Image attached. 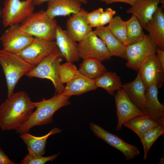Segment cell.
Returning <instances> with one entry per match:
<instances>
[{
    "label": "cell",
    "mask_w": 164,
    "mask_h": 164,
    "mask_svg": "<svg viewBox=\"0 0 164 164\" xmlns=\"http://www.w3.org/2000/svg\"><path fill=\"white\" fill-rule=\"evenodd\" d=\"M1 15H2V10L0 9V20L1 18Z\"/></svg>",
    "instance_id": "40"
},
{
    "label": "cell",
    "mask_w": 164,
    "mask_h": 164,
    "mask_svg": "<svg viewBox=\"0 0 164 164\" xmlns=\"http://www.w3.org/2000/svg\"><path fill=\"white\" fill-rule=\"evenodd\" d=\"M114 95L118 118L115 128L117 131L121 130L124 124L132 119L146 115L131 101L122 88L117 91Z\"/></svg>",
    "instance_id": "10"
},
{
    "label": "cell",
    "mask_w": 164,
    "mask_h": 164,
    "mask_svg": "<svg viewBox=\"0 0 164 164\" xmlns=\"http://www.w3.org/2000/svg\"><path fill=\"white\" fill-rule=\"evenodd\" d=\"M116 11L110 8H107L101 13L100 19V26H104L110 23L116 14Z\"/></svg>",
    "instance_id": "33"
},
{
    "label": "cell",
    "mask_w": 164,
    "mask_h": 164,
    "mask_svg": "<svg viewBox=\"0 0 164 164\" xmlns=\"http://www.w3.org/2000/svg\"><path fill=\"white\" fill-rule=\"evenodd\" d=\"M160 124L146 114L133 118L124 125L135 132L139 138L145 132Z\"/></svg>",
    "instance_id": "25"
},
{
    "label": "cell",
    "mask_w": 164,
    "mask_h": 164,
    "mask_svg": "<svg viewBox=\"0 0 164 164\" xmlns=\"http://www.w3.org/2000/svg\"><path fill=\"white\" fill-rule=\"evenodd\" d=\"M52 0H34V3L35 5H40L46 2H47ZM81 3L86 4L87 2L86 0H78Z\"/></svg>",
    "instance_id": "37"
},
{
    "label": "cell",
    "mask_w": 164,
    "mask_h": 164,
    "mask_svg": "<svg viewBox=\"0 0 164 164\" xmlns=\"http://www.w3.org/2000/svg\"><path fill=\"white\" fill-rule=\"evenodd\" d=\"M128 45L138 42L145 36L143 28L135 16L132 15L131 17L125 21Z\"/></svg>",
    "instance_id": "27"
},
{
    "label": "cell",
    "mask_w": 164,
    "mask_h": 164,
    "mask_svg": "<svg viewBox=\"0 0 164 164\" xmlns=\"http://www.w3.org/2000/svg\"><path fill=\"white\" fill-rule=\"evenodd\" d=\"M121 88L125 91L131 101L145 113L146 106V87L139 72H138L134 80L122 84Z\"/></svg>",
    "instance_id": "20"
},
{
    "label": "cell",
    "mask_w": 164,
    "mask_h": 164,
    "mask_svg": "<svg viewBox=\"0 0 164 164\" xmlns=\"http://www.w3.org/2000/svg\"><path fill=\"white\" fill-rule=\"evenodd\" d=\"M87 2V1H90V0H86Z\"/></svg>",
    "instance_id": "41"
},
{
    "label": "cell",
    "mask_w": 164,
    "mask_h": 164,
    "mask_svg": "<svg viewBox=\"0 0 164 164\" xmlns=\"http://www.w3.org/2000/svg\"><path fill=\"white\" fill-rule=\"evenodd\" d=\"M102 61L94 58L83 60L80 64L78 70L83 75L92 79H94L107 71Z\"/></svg>",
    "instance_id": "26"
},
{
    "label": "cell",
    "mask_w": 164,
    "mask_h": 164,
    "mask_svg": "<svg viewBox=\"0 0 164 164\" xmlns=\"http://www.w3.org/2000/svg\"><path fill=\"white\" fill-rule=\"evenodd\" d=\"M47 2L46 12L53 18L75 14L82 9V3L78 0H52Z\"/></svg>",
    "instance_id": "19"
},
{
    "label": "cell",
    "mask_w": 164,
    "mask_h": 164,
    "mask_svg": "<svg viewBox=\"0 0 164 164\" xmlns=\"http://www.w3.org/2000/svg\"><path fill=\"white\" fill-rule=\"evenodd\" d=\"M158 89L154 85L146 87L145 113L152 119L164 125V106L159 100Z\"/></svg>",
    "instance_id": "17"
},
{
    "label": "cell",
    "mask_w": 164,
    "mask_h": 164,
    "mask_svg": "<svg viewBox=\"0 0 164 164\" xmlns=\"http://www.w3.org/2000/svg\"><path fill=\"white\" fill-rule=\"evenodd\" d=\"M96 87L104 88L111 96L121 88V78L115 72H105L99 77L93 79Z\"/></svg>",
    "instance_id": "24"
},
{
    "label": "cell",
    "mask_w": 164,
    "mask_h": 164,
    "mask_svg": "<svg viewBox=\"0 0 164 164\" xmlns=\"http://www.w3.org/2000/svg\"></svg>",
    "instance_id": "42"
},
{
    "label": "cell",
    "mask_w": 164,
    "mask_h": 164,
    "mask_svg": "<svg viewBox=\"0 0 164 164\" xmlns=\"http://www.w3.org/2000/svg\"><path fill=\"white\" fill-rule=\"evenodd\" d=\"M93 31L104 43L112 56H115L126 59V46L113 35L107 26L98 27Z\"/></svg>",
    "instance_id": "21"
},
{
    "label": "cell",
    "mask_w": 164,
    "mask_h": 164,
    "mask_svg": "<svg viewBox=\"0 0 164 164\" xmlns=\"http://www.w3.org/2000/svg\"><path fill=\"white\" fill-rule=\"evenodd\" d=\"M78 72L73 63L67 62L61 64L59 70V75L60 82L62 84H67L77 75Z\"/></svg>",
    "instance_id": "30"
},
{
    "label": "cell",
    "mask_w": 164,
    "mask_h": 164,
    "mask_svg": "<svg viewBox=\"0 0 164 164\" xmlns=\"http://www.w3.org/2000/svg\"><path fill=\"white\" fill-rule=\"evenodd\" d=\"M163 8L158 7L152 18L147 22L146 30L159 48L164 49V12Z\"/></svg>",
    "instance_id": "18"
},
{
    "label": "cell",
    "mask_w": 164,
    "mask_h": 164,
    "mask_svg": "<svg viewBox=\"0 0 164 164\" xmlns=\"http://www.w3.org/2000/svg\"><path fill=\"white\" fill-rule=\"evenodd\" d=\"M90 127L96 136L120 151L126 160H132L140 154L136 146L126 142L118 135L106 131L98 125L91 122L90 124Z\"/></svg>",
    "instance_id": "9"
},
{
    "label": "cell",
    "mask_w": 164,
    "mask_h": 164,
    "mask_svg": "<svg viewBox=\"0 0 164 164\" xmlns=\"http://www.w3.org/2000/svg\"><path fill=\"white\" fill-rule=\"evenodd\" d=\"M80 58H94L102 61L112 56L104 42L94 32H91L77 44Z\"/></svg>",
    "instance_id": "8"
},
{
    "label": "cell",
    "mask_w": 164,
    "mask_h": 164,
    "mask_svg": "<svg viewBox=\"0 0 164 164\" xmlns=\"http://www.w3.org/2000/svg\"><path fill=\"white\" fill-rule=\"evenodd\" d=\"M19 25L9 26L0 38L3 48L17 54L26 48L34 37L21 30Z\"/></svg>",
    "instance_id": "12"
},
{
    "label": "cell",
    "mask_w": 164,
    "mask_h": 164,
    "mask_svg": "<svg viewBox=\"0 0 164 164\" xmlns=\"http://www.w3.org/2000/svg\"><path fill=\"white\" fill-rule=\"evenodd\" d=\"M57 25L55 18L50 17L46 11L33 12L19 24L25 33L35 37L48 40H55Z\"/></svg>",
    "instance_id": "4"
},
{
    "label": "cell",
    "mask_w": 164,
    "mask_h": 164,
    "mask_svg": "<svg viewBox=\"0 0 164 164\" xmlns=\"http://www.w3.org/2000/svg\"><path fill=\"white\" fill-rule=\"evenodd\" d=\"M101 2L105 3L106 4L121 2L128 4L132 6L134 5L136 0H101Z\"/></svg>",
    "instance_id": "35"
},
{
    "label": "cell",
    "mask_w": 164,
    "mask_h": 164,
    "mask_svg": "<svg viewBox=\"0 0 164 164\" xmlns=\"http://www.w3.org/2000/svg\"><path fill=\"white\" fill-rule=\"evenodd\" d=\"M159 164H164V157L162 158Z\"/></svg>",
    "instance_id": "39"
},
{
    "label": "cell",
    "mask_w": 164,
    "mask_h": 164,
    "mask_svg": "<svg viewBox=\"0 0 164 164\" xmlns=\"http://www.w3.org/2000/svg\"><path fill=\"white\" fill-rule=\"evenodd\" d=\"M57 47L55 40L34 37L29 46L18 54L28 63L35 66Z\"/></svg>",
    "instance_id": "11"
},
{
    "label": "cell",
    "mask_w": 164,
    "mask_h": 164,
    "mask_svg": "<svg viewBox=\"0 0 164 164\" xmlns=\"http://www.w3.org/2000/svg\"><path fill=\"white\" fill-rule=\"evenodd\" d=\"M97 88L93 79L83 75L78 70L76 76L67 84L62 94L70 97L79 95Z\"/></svg>",
    "instance_id": "22"
},
{
    "label": "cell",
    "mask_w": 164,
    "mask_h": 164,
    "mask_svg": "<svg viewBox=\"0 0 164 164\" xmlns=\"http://www.w3.org/2000/svg\"><path fill=\"white\" fill-rule=\"evenodd\" d=\"M62 57L57 47L25 75L29 77L49 80L53 84L55 94H62L65 87L60 82L59 75V68L62 61Z\"/></svg>",
    "instance_id": "5"
},
{
    "label": "cell",
    "mask_w": 164,
    "mask_h": 164,
    "mask_svg": "<svg viewBox=\"0 0 164 164\" xmlns=\"http://www.w3.org/2000/svg\"><path fill=\"white\" fill-rule=\"evenodd\" d=\"M108 24L107 27L113 35L121 42L127 46L125 21H124L119 15H117L113 17Z\"/></svg>",
    "instance_id": "29"
},
{
    "label": "cell",
    "mask_w": 164,
    "mask_h": 164,
    "mask_svg": "<svg viewBox=\"0 0 164 164\" xmlns=\"http://www.w3.org/2000/svg\"><path fill=\"white\" fill-rule=\"evenodd\" d=\"M159 3V0H136L134 5L126 11L136 16L143 29L151 19Z\"/></svg>",
    "instance_id": "16"
},
{
    "label": "cell",
    "mask_w": 164,
    "mask_h": 164,
    "mask_svg": "<svg viewBox=\"0 0 164 164\" xmlns=\"http://www.w3.org/2000/svg\"><path fill=\"white\" fill-rule=\"evenodd\" d=\"M55 41L62 56L67 62L73 63L79 60L77 43L70 37L66 30L58 25L56 29Z\"/></svg>",
    "instance_id": "15"
},
{
    "label": "cell",
    "mask_w": 164,
    "mask_h": 164,
    "mask_svg": "<svg viewBox=\"0 0 164 164\" xmlns=\"http://www.w3.org/2000/svg\"><path fill=\"white\" fill-rule=\"evenodd\" d=\"M28 153L21 161V164H44L49 161H53L60 154L58 153L53 155L47 157L37 155L29 150Z\"/></svg>",
    "instance_id": "31"
},
{
    "label": "cell",
    "mask_w": 164,
    "mask_h": 164,
    "mask_svg": "<svg viewBox=\"0 0 164 164\" xmlns=\"http://www.w3.org/2000/svg\"><path fill=\"white\" fill-rule=\"evenodd\" d=\"M88 12L82 8L77 13L72 14L67 21V32L76 42H80L93 31L87 19Z\"/></svg>",
    "instance_id": "14"
},
{
    "label": "cell",
    "mask_w": 164,
    "mask_h": 164,
    "mask_svg": "<svg viewBox=\"0 0 164 164\" xmlns=\"http://www.w3.org/2000/svg\"><path fill=\"white\" fill-rule=\"evenodd\" d=\"M61 130L57 128H54L46 135L37 137L32 135L28 132L20 134V137L26 145L28 150L34 154L43 156L45 152L46 140L50 135L60 133Z\"/></svg>",
    "instance_id": "23"
},
{
    "label": "cell",
    "mask_w": 164,
    "mask_h": 164,
    "mask_svg": "<svg viewBox=\"0 0 164 164\" xmlns=\"http://www.w3.org/2000/svg\"><path fill=\"white\" fill-rule=\"evenodd\" d=\"M156 53L158 61L162 66L164 68V50L159 48H157Z\"/></svg>",
    "instance_id": "36"
},
{
    "label": "cell",
    "mask_w": 164,
    "mask_h": 164,
    "mask_svg": "<svg viewBox=\"0 0 164 164\" xmlns=\"http://www.w3.org/2000/svg\"><path fill=\"white\" fill-rule=\"evenodd\" d=\"M146 87L155 85L159 88L164 82V68L158 61L155 53L144 61L138 71Z\"/></svg>",
    "instance_id": "13"
},
{
    "label": "cell",
    "mask_w": 164,
    "mask_h": 164,
    "mask_svg": "<svg viewBox=\"0 0 164 164\" xmlns=\"http://www.w3.org/2000/svg\"><path fill=\"white\" fill-rule=\"evenodd\" d=\"M159 3L161 4V7L164 8V0H159Z\"/></svg>",
    "instance_id": "38"
},
{
    "label": "cell",
    "mask_w": 164,
    "mask_h": 164,
    "mask_svg": "<svg viewBox=\"0 0 164 164\" xmlns=\"http://www.w3.org/2000/svg\"><path fill=\"white\" fill-rule=\"evenodd\" d=\"M157 48L149 34L145 35L142 40L126 46V66L128 68L138 71L146 59L155 53Z\"/></svg>",
    "instance_id": "7"
},
{
    "label": "cell",
    "mask_w": 164,
    "mask_h": 164,
    "mask_svg": "<svg viewBox=\"0 0 164 164\" xmlns=\"http://www.w3.org/2000/svg\"><path fill=\"white\" fill-rule=\"evenodd\" d=\"M164 135V125L160 124L142 134L139 137L144 150L143 159L145 160L149 151L157 139Z\"/></svg>",
    "instance_id": "28"
},
{
    "label": "cell",
    "mask_w": 164,
    "mask_h": 164,
    "mask_svg": "<svg viewBox=\"0 0 164 164\" xmlns=\"http://www.w3.org/2000/svg\"><path fill=\"white\" fill-rule=\"evenodd\" d=\"M35 108L26 92L13 93L0 105V128L16 130L29 119Z\"/></svg>",
    "instance_id": "1"
},
{
    "label": "cell",
    "mask_w": 164,
    "mask_h": 164,
    "mask_svg": "<svg viewBox=\"0 0 164 164\" xmlns=\"http://www.w3.org/2000/svg\"><path fill=\"white\" fill-rule=\"evenodd\" d=\"M70 97L63 94H55L50 99L33 102L36 110L26 122L18 128L16 132L20 134L27 132L34 126L52 122L54 114L61 108L70 104Z\"/></svg>",
    "instance_id": "2"
},
{
    "label": "cell",
    "mask_w": 164,
    "mask_h": 164,
    "mask_svg": "<svg viewBox=\"0 0 164 164\" xmlns=\"http://www.w3.org/2000/svg\"><path fill=\"white\" fill-rule=\"evenodd\" d=\"M0 65L6 79L8 97L14 93L15 86L21 77L35 67L19 54L4 48L0 50Z\"/></svg>",
    "instance_id": "3"
},
{
    "label": "cell",
    "mask_w": 164,
    "mask_h": 164,
    "mask_svg": "<svg viewBox=\"0 0 164 164\" xmlns=\"http://www.w3.org/2000/svg\"><path fill=\"white\" fill-rule=\"evenodd\" d=\"M34 0H5L1 18L4 27L20 24L34 12Z\"/></svg>",
    "instance_id": "6"
},
{
    "label": "cell",
    "mask_w": 164,
    "mask_h": 164,
    "mask_svg": "<svg viewBox=\"0 0 164 164\" xmlns=\"http://www.w3.org/2000/svg\"><path fill=\"white\" fill-rule=\"evenodd\" d=\"M11 160L0 148V164H16Z\"/></svg>",
    "instance_id": "34"
},
{
    "label": "cell",
    "mask_w": 164,
    "mask_h": 164,
    "mask_svg": "<svg viewBox=\"0 0 164 164\" xmlns=\"http://www.w3.org/2000/svg\"><path fill=\"white\" fill-rule=\"evenodd\" d=\"M103 11V9L100 8L91 12H88L87 15V19L90 25L92 28H96L100 26V17Z\"/></svg>",
    "instance_id": "32"
}]
</instances>
